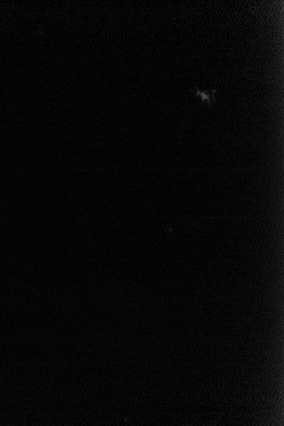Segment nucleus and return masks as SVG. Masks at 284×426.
<instances>
[{
  "label": "nucleus",
  "mask_w": 284,
  "mask_h": 426,
  "mask_svg": "<svg viewBox=\"0 0 284 426\" xmlns=\"http://www.w3.org/2000/svg\"><path fill=\"white\" fill-rule=\"evenodd\" d=\"M217 90H209V91H202L199 88H195L193 92L197 97H199L202 100L203 103H207L209 107H211L213 102L216 100V93Z\"/></svg>",
  "instance_id": "f257e3e1"
}]
</instances>
